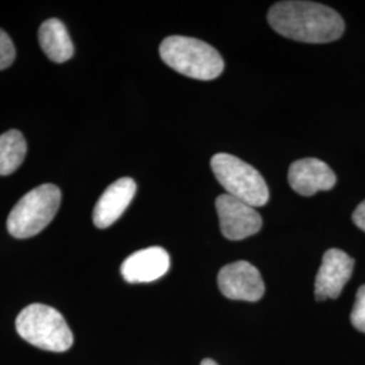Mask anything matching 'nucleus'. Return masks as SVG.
<instances>
[{
    "mask_svg": "<svg viewBox=\"0 0 365 365\" xmlns=\"http://www.w3.org/2000/svg\"><path fill=\"white\" fill-rule=\"evenodd\" d=\"M15 327L22 339L48 352H66L73 344V334L64 317L46 304L34 303L25 307Z\"/></svg>",
    "mask_w": 365,
    "mask_h": 365,
    "instance_id": "nucleus-3",
    "label": "nucleus"
},
{
    "mask_svg": "<svg viewBox=\"0 0 365 365\" xmlns=\"http://www.w3.org/2000/svg\"><path fill=\"white\" fill-rule=\"evenodd\" d=\"M268 22L280 36L307 43L333 42L345 30L339 13L314 1H279L271 7Z\"/></svg>",
    "mask_w": 365,
    "mask_h": 365,
    "instance_id": "nucleus-1",
    "label": "nucleus"
},
{
    "mask_svg": "<svg viewBox=\"0 0 365 365\" xmlns=\"http://www.w3.org/2000/svg\"><path fill=\"white\" fill-rule=\"evenodd\" d=\"M38 39L42 51L54 63H66L73 56V42L60 19L45 21L39 27Z\"/></svg>",
    "mask_w": 365,
    "mask_h": 365,
    "instance_id": "nucleus-12",
    "label": "nucleus"
},
{
    "mask_svg": "<svg viewBox=\"0 0 365 365\" xmlns=\"http://www.w3.org/2000/svg\"><path fill=\"white\" fill-rule=\"evenodd\" d=\"M222 235L230 241L245 240L262 227L261 215L248 203L229 194H222L215 200Z\"/></svg>",
    "mask_w": 365,
    "mask_h": 365,
    "instance_id": "nucleus-6",
    "label": "nucleus"
},
{
    "mask_svg": "<svg viewBox=\"0 0 365 365\" xmlns=\"http://www.w3.org/2000/svg\"><path fill=\"white\" fill-rule=\"evenodd\" d=\"M200 365H218L214 360H211V359H205L203 361H202V364Z\"/></svg>",
    "mask_w": 365,
    "mask_h": 365,
    "instance_id": "nucleus-17",
    "label": "nucleus"
},
{
    "mask_svg": "<svg viewBox=\"0 0 365 365\" xmlns=\"http://www.w3.org/2000/svg\"><path fill=\"white\" fill-rule=\"evenodd\" d=\"M211 170L217 180L227 191L226 194L250 205L261 207L269 199L268 185L248 163L227 153H218L211 158Z\"/></svg>",
    "mask_w": 365,
    "mask_h": 365,
    "instance_id": "nucleus-5",
    "label": "nucleus"
},
{
    "mask_svg": "<svg viewBox=\"0 0 365 365\" xmlns=\"http://www.w3.org/2000/svg\"><path fill=\"white\" fill-rule=\"evenodd\" d=\"M354 260L341 249H329L315 277L317 300L337 299L352 276Z\"/></svg>",
    "mask_w": 365,
    "mask_h": 365,
    "instance_id": "nucleus-8",
    "label": "nucleus"
},
{
    "mask_svg": "<svg viewBox=\"0 0 365 365\" xmlns=\"http://www.w3.org/2000/svg\"><path fill=\"white\" fill-rule=\"evenodd\" d=\"M27 145L25 137L18 130L6 131L0 135V176H7L18 170L25 157Z\"/></svg>",
    "mask_w": 365,
    "mask_h": 365,
    "instance_id": "nucleus-13",
    "label": "nucleus"
},
{
    "mask_svg": "<svg viewBox=\"0 0 365 365\" xmlns=\"http://www.w3.org/2000/svg\"><path fill=\"white\" fill-rule=\"evenodd\" d=\"M61 203L57 185L42 184L27 192L11 210L7 229L15 238H30L41 233L56 217Z\"/></svg>",
    "mask_w": 365,
    "mask_h": 365,
    "instance_id": "nucleus-4",
    "label": "nucleus"
},
{
    "mask_svg": "<svg viewBox=\"0 0 365 365\" xmlns=\"http://www.w3.org/2000/svg\"><path fill=\"white\" fill-rule=\"evenodd\" d=\"M15 58V46L10 36L0 29V71L13 64Z\"/></svg>",
    "mask_w": 365,
    "mask_h": 365,
    "instance_id": "nucleus-15",
    "label": "nucleus"
},
{
    "mask_svg": "<svg viewBox=\"0 0 365 365\" xmlns=\"http://www.w3.org/2000/svg\"><path fill=\"white\" fill-rule=\"evenodd\" d=\"M137 191V184L130 178H122L107 187L93 209V223L99 229H106L117 222L129 207Z\"/></svg>",
    "mask_w": 365,
    "mask_h": 365,
    "instance_id": "nucleus-11",
    "label": "nucleus"
},
{
    "mask_svg": "<svg viewBox=\"0 0 365 365\" xmlns=\"http://www.w3.org/2000/svg\"><path fill=\"white\" fill-rule=\"evenodd\" d=\"M218 287L226 298L245 302H257L265 292L259 269L248 261L225 265L218 274Z\"/></svg>",
    "mask_w": 365,
    "mask_h": 365,
    "instance_id": "nucleus-7",
    "label": "nucleus"
},
{
    "mask_svg": "<svg viewBox=\"0 0 365 365\" xmlns=\"http://www.w3.org/2000/svg\"><path fill=\"white\" fill-rule=\"evenodd\" d=\"M168 252L160 247L143 249L133 253L120 267V274L128 283H150L168 272Z\"/></svg>",
    "mask_w": 365,
    "mask_h": 365,
    "instance_id": "nucleus-10",
    "label": "nucleus"
},
{
    "mask_svg": "<svg viewBox=\"0 0 365 365\" xmlns=\"http://www.w3.org/2000/svg\"><path fill=\"white\" fill-rule=\"evenodd\" d=\"M353 222L354 225L365 232V200L363 203H360L357 206V209L354 210L352 215Z\"/></svg>",
    "mask_w": 365,
    "mask_h": 365,
    "instance_id": "nucleus-16",
    "label": "nucleus"
},
{
    "mask_svg": "<svg viewBox=\"0 0 365 365\" xmlns=\"http://www.w3.org/2000/svg\"><path fill=\"white\" fill-rule=\"evenodd\" d=\"M351 322L357 330L365 333V284L357 289L356 302L351 314Z\"/></svg>",
    "mask_w": 365,
    "mask_h": 365,
    "instance_id": "nucleus-14",
    "label": "nucleus"
},
{
    "mask_svg": "<svg viewBox=\"0 0 365 365\" xmlns=\"http://www.w3.org/2000/svg\"><path fill=\"white\" fill-rule=\"evenodd\" d=\"M288 182L299 195L312 196L318 191L331 190L337 182V176L327 163L318 158H302L291 164Z\"/></svg>",
    "mask_w": 365,
    "mask_h": 365,
    "instance_id": "nucleus-9",
    "label": "nucleus"
},
{
    "mask_svg": "<svg viewBox=\"0 0 365 365\" xmlns=\"http://www.w3.org/2000/svg\"><path fill=\"white\" fill-rule=\"evenodd\" d=\"M163 61L184 76L196 80H214L225 68L221 54L200 39L170 36L160 45Z\"/></svg>",
    "mask_w": 365,
    "mask_h": 365,
    "instance_id": "nucleus-2",
    "label": "nucleus"
}]
</instances>
